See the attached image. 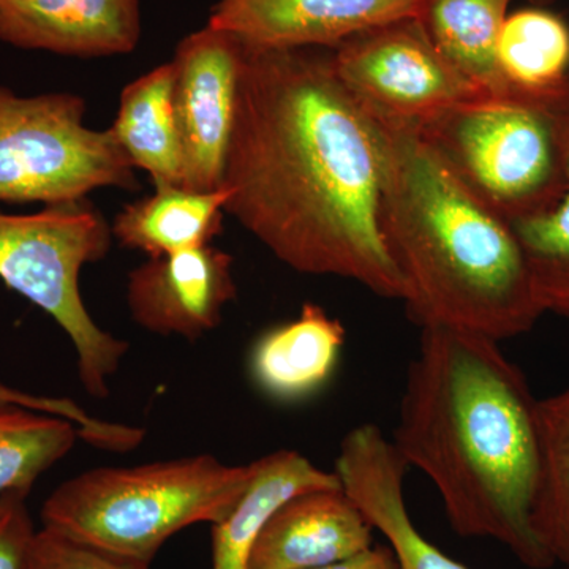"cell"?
Wrapping results in <instances>:
<instances>
[{"label":"cell","mask_w":569,"mask_h":569,"mask_svg":"<svg viewBox=\"0 0 569 569\" xmlns=\"http://www.w3.org/2000/svg\"><path fill=\"white\" fill-rule=\"evenodd\" d=\"M383 183L380 123L337 78L331 51L244 44L227 216L295 271L406 301L383 231Z\"/></svg>","instance_id":"1"},{"label":"cell","mask_w":569,"mask_h":569,"mask_svg":"<svg viewBox=\"0 0 569 569\" xmlns=\"http://www.w3.org/2000/svg\"><path fill=\"white\" fill-rule=\"evenodd\" d=\"M395 447L436 486L452 530L500 542L531 569L553 567L533 527L539 400L496 340L421 328Z\"/></svg>","instance_id":"2"},{"label":"cell","mask_w":569,"mask_h":569,"mask_svg":"<svg viewBox=\"0 0 569 569\" xmlns=\"http://www.w3.org/2000/svg\"><path fill=\"white\" fill-rule=\"evenodd\" d=\"M376 116V114H373ZM383 133V231L421 328L445 326L501 342L545 313L511 224L452 174L411 123Z\"/></svg>","instance_id":"3"},{"label":"cell","mask_w":569,"mask_h":569,"mask_svg":"<svg viewBox=\"0 0 569 569\" xmlns=\"http://www.w3.org/2000/svg\"><path fill=\"white\" fill-rule=\"evenodd\" d=\"M249 466L209 455L134 467H100L62 482L41 508L44 529L151 565L171 537L216 523L249 482Z\"/></svg>","instance_id":"4"},{"label":"cell","mask_w":569,"mask_h":569,"mask_svg":"<svg viewBox=\"0 0 569 569\" xmlns=\"http://www.w3.org/2000/svg\"><path fill=\"white\" fill-rule=\"evenodd\" d=\"M561 92L479 97L413 127L482 204L518 222L549 211L563 193Z\"/></svg>","instance_id":"5"},{"label":"cell","mask_w":569,"mask_h":569,"mask_svg":"<svg viewBox=\"0 0 569 569\" xmlns=\"http://www.w3.org/2000/svg\"><path fill=\"white\" fill-rule=\"evenodd\" d=\"M111 242V224L86 200L0 212V280L61 326L82 388L96 399L110 396V378L129 353L127 340L93 321L80 290L82 268L103 260Z\"/></svg>","instance_id":"6"},{"label":"cell","mask_w":569,"mask_h":569,"mask_svg":"<svg viewBox=\"0 0 569 569\" xmlns=\"http://www.w3.org/2000/svg\"><path fill=\"white\" fill-rule=\"evenodd\" d=\"M70 92L22 97L0 86V203H78L99 189H140L110 129L86 126Z\"/></svg>","instance_id":"7"},{"label":"cell","mask_w":569,"mask_h":569,"mask_svg":"<svg viewBox=\"0 0 569 569\" xmlns=\"http://www.w3.org/2000/svg\"><path fill=\"white\" fill-rule=\"evenodd\" d=\"M331 61L348 92L388 121L417 126L489 96L437 50L418 18L356 36L331 50Z\"/></svg>","instance_id":"8"},{"label":"cell","mask_w":569,"mask_h":569,"mask_svg":"<svg viewBox=\"0 0 569 569\" xmlns=\"http://www.w3.org/2000/svg\"><path fill=\"white\" fill-rule=\"evenodd\" d=\"M242 61L241 40L209 24L183 37L176 47L171 63L186 189H223Z\"/></svg>","instance_id":"9"},{"label":"cell","mask_w":569,"mask_h":569,"mask_svg":"<svg viewBox=\"0 0 569 569\" xmlns=\"http://www.w3.org/2000/svg\"><path fill=\"white\" fill-rule=\"evenodd\" d=\"M425 0H219L208 24L257 50L329 48L418 18Z\"/></svg>","instance_id":"10"},{"label":"cell","mask_w":569,"mask_h":569,"mask_svg":"<svg viewBox=\"0 0 569 569\" xmlns=\"http://www.w3.org/2000/svg\"><path fill=\"white\" fill-rule=\"evenodd\" d=\"M236 295L233 257L213 246L148 258L127 277L130 316L159 336L200 339L220 325Z\"/></svg>","instance_id":"11"},{"label":"cell","mask_w":569,"mask_h":569,"mask_svg":"<svg viewBox=\"0 0 569 569\" xmlns=\"http://www.w3.org/2000/svg\"><path fill=\"white\" fill-rule=\"evenodd\" d=\"M408 466L373 425L355 427L340 441L335 473L373 529L387 538L397 569H468L417 529L406 503Z\"/></svg>","instance_id":"12"},{"label":"cell","mask_w":569,"mask_h":569,"mask_svg":"<svg viewBox=\"0 0 569 569\" xmlns=\"http://www.w3.org/2000/svg\"><path fill=\"white\" fill-rule=\"evenodd\" d=\"M141 39V0H0V41L71 58L129 54Z\"/></svg>","instance_id":"13"},{"label":"cell","mask_w":569,"mask_h":569,"mask_svg":"<svg viewBox=\"0 0 569 569\" xmlns=\"http://www.w3.org/2000/svg\"><path fill=\"white\" fill-rule=\"evenodd\" d=\"M372 523L342 486L288 500L254 541L249 569H316L373 548Z\"/></svg>","instance_id":"14"},{"label":"cell","mask_w":569,"mask_h":569,"mask_svg":"<svg viewBox=\"0 0 569 569\" xmlns=\"http://www.w3.org/2000/svg\"><path fill=\"white\" fill-rule=\"evenodd\" d=\"M346 346V328L318 305L307 302L295 320L264 332L250 355L254 385L279 402L316 395L335 376Z\"/></svg>","instance_id":"15"},{"label":"cell","mask_w":569,"mask_h":569,"mask_svg":"<svg viewBox=\"0 0 569 569\" xmlns=\"http://www.w3.org/2000/svg\"><path fill=\"white\" fill-rule=\"evenodd\" d=\"M249 482L230 511L212 523L211 569H249L254 541L291 498L340 488L335 471L313 466L301 452L280 449L250 463Z\"/></svg>","instance_id":"16"},{"label":"cell","mask_w":569,"mask_h":569,"mask_svg":"<svg viewBox=\"0 0 569 569\" xmlns=\"http://www.w3.org/2000/svg\"><path fill=\"white\" fill-rule=\"evenodd\" d=\"M228 197L224 187L212 192L182 186L153 187L148 197L123 206L112 220V238L148 258L211 246L222 233Z\"/></svg>","instance_id":"17"},{"label":"cell","mask_w":569,"mask_h":569,"mask_svg":"<svg viewBox=\"0 0 569 569\" xmlns=\"http://www.w3.org/2000/svg\"><path fill=\"white\" fill-rule=\"evenodd\" d=\"M173 63L164 62L129 82L110 127L134 170L153 187L182 186L183 152L174 108Z\"/></svg>","instance_id":"18"},{"label":"cell","mask_w":569,"mask_h":569,"mask_svg":"<svg viewBox=\"0 0 569 569\" xmlns=\"http://www.w3.org/2000/svg\"><path fill=\"white\" fill-rule=\"evenodd\" d=\"M511 0H425L418 20L438 51L492 97L508 96L498 39Z\"/></svg>","instance_id":"19"},{"label":"cell","mask_w":569,"mask_h":569,"mask_svg":"<svg viewBox=\"0 0 569 569\" xmlns=\"http://www.w3.org/2000/svg\"><path fill=\"white\" fill-rule=\"evenodd\" d=\"M497 56L511 92L548 97L569 86V28L548 10L526 9L508 14Z\"/></svg>","instance_id":"20"},{"label":"cell","mask_w":569,"mask_h":569,"mask_svg":"<svg viewBox=\"0 0 569 569\" xmlns=\"http://www.w3.org/2000/svg\"><path fill=\"white\" fill-rule=\"evenodd\" d=\"M539 479L531 527L553 563L569 567V388L539 400Z\"/></svg>","instance_id":"21"},{"label":"cell","mask_w":569,"mask_h":569,"mask_svg":"<svg viewBox=\"0 0 569 569\" xmlns=\"http://www.w3.org/2000/svg\"><path fill=\"white\" fill-rule=\"evenodd\" d=\"M565 149L563 193L549 211L511 224L546 312L569 321V86L557 97Z\"/></svg>","instance_id":"22"},{"label":"cell","mask_w":569,"mask_h":569,"mask_svg":"<svg viewBox=\"0 0 569 569\" xmlns=\"http://www.w3.org/2000/svg\"><path fill=\"white\" fill-rule=\"evenodd\" d=\"M78 438L80 429L69 419L0 402V496H28Z\"/></svg>","instance_id":"23"},{"label":"cell","mask_w":569,"mask_h":569,"mask_svg":"<svg viewBox=\"0 0 569 569\" xmlns=\"http://www.w3.org/2000/svg\"><path fill=\"white\" fill-rule=\"evenodd\" d=\"M0 402L29 408L41 413L54 415L69 419L80 429L81 440L104 451L127 452L140 447L144 440V429L141 427L119 425L91 417L73 400L66 397H47L29 395L18 389L0 383Z\"/></svg>","instance_id":"24"},{"label":"cell","mask_w":569,"mask_h":569,"mask_svg":"<svg viewBox=\"0 0 569 569\" xmlns=\"http://www.w3.org/2000/svg\"><path fill=\"white\" fill-rule=\"evenodd\" d=\"M31 569H151V565L93 548L43 527L37 531Z\"/></svg>","instance_id":"25"},{"label":"cell","mask_w":569,"mask_h":569,"mask_svg":"<svg viewBox=\"0 0 569 569\" xmlns=\"http://www.w3.org/2000/svg\"><path fill=\"white\" fill-rule=\"evenodd\" d=\"M24 493L0 496V569H31L37 530Z\"/></svg>","instance_id":"26"},{"label":"cell","mask_w":569,"mask_h":569,"mask_svg":"<svg viewBox=\"0 0 569 569\" xmlns=\"http://www.w3.org/2000/svg\"><path fill=\"white\" fill-rule=\"evenodd\" d=\"M316 569H397V561L389 546H373L353 559Z\"/></svg>","instance_id":"27"},{"label":"cell","mask_w":569,"mask_h":569,"mask_svg":"<svg viewBox=\"0 0 569 569\" xmlns=\"http://www.w3.org/2000/svg\"><path fill=\"white\" fill-rule=\"evenodd\" d=\"M530 2L537 3V6H546V3L552 2V0H530Z\"/></svg>","instance_id":"28"},{"label":"cell","mask_w":569,"mask_h":569,"mask_svg":"<svg viewBox=\"0 0 569 569\" xmlns=\"http://www.w3.org/2000/svg\"><path fill=\"white\" fill-rule=\"evenodd\" d=\"M563 569H569V567H563Z\"/></svg>","instance_id":"29"}]
</instances>
